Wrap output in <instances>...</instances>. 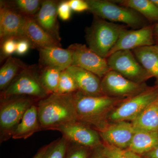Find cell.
<instances>
[{
  "mask_svg": "<svg viewBox=\"0 0 158 158\" xmlns=\"http://www.w3.org/2000/svg\"><path fill=\"white\" fill-rule=\"evenodd\" d=\"M36 104L42 130H54L62 125L78 121L74 93L51 94Z\"/></svg>",
  "mask_w": 158,
  "mask_h": 158,
  "instance_id": "cell-1",
  "label": "cell"
},
{
  "mask_svg": "<svg viewBox=\"0 0 158 158\" xmlns=\"http://www.w3.org/2000/svg\"><path fill=\"white\" fill-rule=\"evenodd\" d=\"M125 99L106 95L88 96L77 91L74 93V100L77 120L100 131L107 126L105 119L108 112Z\"/></svg>",
  "mask_w": 158,
  "mask_h": 158,
  "instance_id": "cell-2",
  "label": "cell"
},
{
  "mask_svg": "<svg viewBox=\"0 0 158 158\" xmlns=\"http://www.w3.org/2000/svg\"><path fill=\"white\" fill-rule=\"evenodd\" d=\"M125 27L94 16L91 26L86 31L88 47L101 57L106 59Z\"/></svg>",
  "mask_w": 158,
  "mask_h": 158,
  "instance_id": "cell-3",
  "label": "cell"
},
{
  "mask_svg": "<svg viewBox=\"0 0 158 158\" xmlns=\"http://www.w3.org/2000/svg\"><path fill=\"white\" fill-rule=\"evenodd\" d=\"M39 66L28 65L3 91L0 98L28 97L40 100L50 94L42 86L39 77Z\"/></svg>",
  "mask_w": 158,
  "mask_h": 158,
  "instance_id": "cell-4",
  "label": "cell"
},
{
  "mask_svg": "<svg viewBox=\"0 0 158 158\" xmlns=\"http://www.w3.org/2000/svg\"><path fill=\"white\" fill-rule=\"evenodd\" d=\"M89 11L94 15L111 22L125 24L134 28L145 27L144 18L132 9L122 6L113 1L86 0Z\"/></svg>",
  "mask_w": 158,
  "mask_h": 158,
  "instance_id": "cell-5",
  "label": "cell"
},
{
  "mask_svg": "<svg viewBox=\"0 0 158 158\" xmlns=\"http://www.w3.org/2000/svg\"><path fill=\"white\" fill-rule=\"evenodd\" d=\"M39 100L28 97H13L1 99L0 136L1 142L12 137L26 111Z\"/></svg>",
  "mask_w": 158,
  "mask_h": 158,
  "instance_id": "cell-6",
  "label": "cell"
},
{
  "mask_svg": "<svg viewBox=\"0 0 158 158\" xmlns=\"http://www.w3.org/2000/svg\"><path fill=\"white\" fill-rule=\"evenodd\" d=\"M158 96V86L148 87L137 95L125 99L111 111L109 118L114 123L135 120Z\"/></svg>",
  "mask_w": 158,
  "mask_h": 158,
  "instance_id": "cell-7",
  "label": "cell"
},
{
  "mask_svg": "<svg viewBox=\"0 0 158 158\" xmlns=\"http://www.w3.org/2000/svg\"><path fill=\"white\" fill-rule=\"evenodd\" d=\"M106 60L110 70L118 73L132 81L142 84L152 77L131 51L115 52Z\"/></svg>",
  "mask_w": 158,
  "mask_h": 158,
  "instance_id": "cell-8",
  "label": "cell"
},
{
  "mask_svg": "<svg viewBox=\"0 0 158 158\" xmlns=\"http://www.w3.org/2000/svg\"><path fill=\"white\" fill-rule=\"evenodd\" d=\"M102 89L105 95L123 99L129 98L147 89L144 83H136L110 70L101 79Z\"/></svg>",
  "mask_w": 158,
  "mask_h": 158,
  "instance_id": "cell-9",
  "label": "cell"
},
{
  "mask_svg": "<svg viewBox=\"0 0 158 158\" xmlns=\"http://www.w3.org/2000/svg\"><path fill=\"white\" fill-rule=\"evenodd\" d=\"M67 48L71 53L72 65L90 71L101 79L111 70L106 59L99 56L85 44H73Z\"/></svg>",
  "mask_w": 158,
  "mask_h": 158,
  "instance_id": "cell-10",
  "label": "cell"
},
{
  "mask_svg": "<svg viewBox=\"0 0 158 158\" xmlns=\"http://www.w3.org/2000/svg\"><path fill=\"white\" fill-rule=\"evenodd\" d=\"M54 131L60 132L62 137L70 143L83 147L95 148L101 144L99 133L81 122L68 123L56 128Z\"/></svg>",
  "mask_w": 158,
  "mask_h": 158,
  "instance_id": "cell-11",
  "label": "cell"
},
{
  "mask_svg": "<svg viewBox=\"0 0 158 158\" xmlns=\"http://www.w3.org/2000/svg\"><path fill=\"white\" fill-rule=\"evenodd\" d=\"M23 15L0 1V40L9 38H26L25 29L27 19Z\"/></svg>",
  "mask_w": 158,
  "mask_h": 158,
  "instance_id": "cell-12",
  "label": "cell"
},
{
  "mask_svg": "<svg viewBox=\"0 0 158 158\" xmlns=\"http://www.w3.org/2000/svg\"><path fill=\"white\" fill-rule=\"evenodd\" d=\"M154 43V26H145L136 30L125 29L120 34L108 57L118 51H133L142 47L153 46Z\"/></svg>",
  "mask_w": 158,
  "mask_h": 158,
  "instance_id": "cell-13",
  "label": "cell"
},
{
  "mask_svg": "<svg viewBox=\"0 0 158 158\" xmlns=\"http://www.w3.org/2000/svg\"><path fill=\"white\" fill-rule=\"evenodd\" d=\"M136 130L132 123L122 121L107 125L99 133L107 144L121 149H127Z\"/></svg>",
  "mask_w": 158,
  "mask_h": 158,
  "instance_id": "cell-14",
  "label": "cell"
},
{
  "mask_svg": "<svg viewBox=\"0 0 158 158\" xmlns=\"http://www.w3.org/2000/svg\"><path fill=\"white\" fill-rule=\"evenodd\" d=\"M76 82L78 91L92 96L105 95L102 89L101 79L84 69L71 65L66 69Z\"/></svg>",
  "mask_w": 158,
  "mask_h": 158,
  "instance_id": "cell-15",
  "label": "cell"
},
{
  "mask_svg": "<svg viewBox=\"0 0 158 158\" xmlns=\"http://www.w3.org/2000/svg\"><path fill=\"white\" fill-rule=\"evenodd\" d=\"M59 2L55 0L43 1L40 9L34 19L44 31L60 42L57 12Z\"/></svg>",
  "mask_w": 158,
  "mask_h": 158,
  "instance_id": "cell-16",
  "label": "cell"
},
{
  "mask_svg": "<svg viewBox=\"0 0 158 158\" xmlns=\"http://www.w3.org/2000/svg\"><path fill=\"white\" fill-rule=\"evenodd\" d=\"M40 66L52 67L62 70L72 65V56L70 51L59 46H52L38 50Z\"/></svg>",
  "mask_w": 158,
  "mask_h": 158,
  "instance_id": "cell-17",
  "label": "cell"
},
{
  "mask_svg": "<svg viewBox=\"0 0 158 158\" xmlns=\"http://www.w3.org/2000/svg\"><path fill=\"white\" fill-rule=\"evenodd\" d=\"M25 35L31 42L32 48L38 50L49 47H61L60 42L40 27L34 17H27Z\"/></svg>",
  "mask_w": 158,
  "mask_h": 158,
  "instance_id": "cell-18",
  "label": "cell"
},
{
  "mask_svg": "<svg viewBox=\"0 0 158 158\" xmlns=\"http://www.w3.org/2000/svg\"><path fill=\"white\" fill-rule=\"evenodd\" d=\"M36 103L32 105L26 111L21 121L13 132L11 138L26 139L33 135L34 133L42 131Z\"/></svg>",
  "mask_w": 158,
  "mask_h": 158,
  "instance_id": "cell-19",
  "label": "cell"
},
{
  "mask_svg": "<svg viewBox=\"0 0 158 158\" xmlns=\"http://www.w3.org/2000/svg\"><path fill=\"white\" fill-rule=\"evenodd\" d=\"M136 129L128 149L138 154H146L158 144V132Z\"/></svg>",
  "mask_w": 158,
  "mask_h": 158,
  "instance_id": "cell-20",
  "label": "cell"
},
{
  "mask_svg": "<svg viewBox=\"0 0 158 158\" xmlns=\"http://www.w3.org/2000/svg\"><path fill=\"white\" fill-rule=\"evenodd\" d=\"M131 123L138 129L158 132V96Z\"/></svg>",
  "mask_w": 158,
  "mask_h": 158,
  "instance_id": "cell-21",
  "label": "cell"
},
{
  "mask_svg": "<svg viewBox=\"0 0 158 158\" xmlns=\"http://www.w3.org/2000/svg\"><path fill=\"white\" fill-rule=\"evenodd\" d=\"M133 52L144 69L158 80V52L154 45L139 48Z\"/></svg>",
  "mask_w": 158,
  "mask_h": 158,
  "instance_id": "cell-22",
  "label": "cell"
},
{
  "mask_svg": "<svg viewBox=\"0 0 158 158\" xmlns=\"http://www.w3.org/2000/svg\"><path fill=\"white\" fill-rule=\"evenodd\" d=\"M28 65L17 58L9 57L0 69V90L3 91Z\"/></svg>",
  "mask_w": 158,
  "mask_h": 158,
  "instance_id": "cell-23",
  "label": "cell"
},
{
  "mask_svg": "<svg viewBox=\"0 0 158 158\" xmlns=\"http://www.w3.org/2000/svg\"><path fill=\"white\" fill-rule=\"evenodd\" d=\"M114 2L132 9L152 21H158V7L152 0H116Z\"/></svg>",
  "mask_w": 158,
  "mask_h": 158,
  "instance_id": "cell-24",
  "label": "cell"
},
{
  "mask_svg": "<svg viewBox=\"0 0 158 158\" xmlns=\"http://www.w3.org/2000/svg\"><path fill=\"white\" fill-rule=\"evenodd\" d=\"M39 67L40 80L44 88L49 94L56 93L62 69L40 65Z\"/></svg>",
  "mask_w": 158,
  "mask_h": 158,
  "instance_id": "cell-25",
  "label": "cell"
},
{
  "mask_svg": "<svg viewBox=\"0 0 158 158\" xmlns=\"http://www.w3.org/2000/svg\"><path fill=\"white\" fill-rule=\"evenodd\" d=\"M3 2L7 6L26 17L34 18L40 9L43 1L11 0Z\"/></svg>",
  "mask_w": 158,
  "mask_h": 158,
  "instance_id": "cell-26",
  "label": "cell"
},
{
  "mask_svg": "<svg viewBox=\"0 0 158 158\" xmlns=\"http://www.w3.org/2000/svg\"><path fill=\"white\" fill-rule=\"evenodd\" d=\"M69 142L65 138H59L48 144L42 158H65Z\"/></svg>",
  "mask_w": 158,
  "mask_h": 158,
  "instance_id": "cell-27",
  "label": "cell"
},
{
  "mask_svg": "<svg viewBox=\"0 0 158 158\" xmlns=\"http://www.w3.org/2000/svg\"><path fill=\"white\" fill-rule=\"evenodd\" d=\"M78 91L74 79L67 69L62 70L60 74L59 86L56 93L59 94H68Z\"/></svg>",
  "mask_w": 158,
  "mask_h": 158,
  "instance_id": "cell-28",
  "label": "cell"
},
{
  "mask_svg": "<svg viewBox=\"0 0 158 158\" xmlns=\"http://www.w3.org/2000/svg\"><path fill=\"white\" fill-rule=\"evenodd\" d=\"M102 153L106 158H145L128 149H121L106 145L101 149Z\"/></svg>",
  "mask_w": 158,
  "mask_h": 158,
  "instance_id": "cell-29",
  "label": "cell"
},
{
  "mask_svg": "<svg viewBox=\"0 0 158 158\" xmlns=\"http://www.w3.org/2000/svg\"><path fill=\"white\" fill-rule=\"evenodd\" d=\"M17 40L9 38L1 42V61L11 57L16 52Z\"/></svg>",
  "mask_w": 158,
  "mask_h": 158,
  "instance_id": "cell-30",
  "label": "cell"
},
{
  "mask_svg": "<svg viewBox=\"0 0 158 158\" xmlns=\"http://www.w3.org/2000/svg\"><path fill=\"white\" fill-rule=\"evenodd\" d=\"M88 148L69 142L65 158H88Z\"/></svg>",
  "mask_w": 158,
  "mask_h": 158,
  "instance_id": "cell-31",
  "label": "cell"
},
{
  "mask_svg": "<svg viewBox=\"0 0 158 158\" xmlns=\"http://www.w3.org/2000/svg\"><path fill=\"white\" fill-rule=\"evenodd\" d=\"M71 11L68 1H62L59 2L57 12L58 16L60 19L64 21L69 20L71 16Z\"/></svg>",
  "mask_w": 158,
  "mask_h": 158,
  "instance_id": "cell-32",
  "label": "cell"
},
{
  "mask_svg": "<svg viewBox=\"0 0 158 158\" xmlns=\"http://www.w3.org/2000/svg\"><path fill=\"white\" fill-rule=\"evenodd\" d=\"M68 2L72 11L77 12L89 11V6L86 0H69Z\"/></svg>",
  "mask_w": 158,
  "mask_h": 158,
  "instance_id": "cell-33",
  "label": "cell"
},
{
  "mask_svg": "<svg viewBox=\"0 0 158 158\" xmlns=\"http://www.w3.org/2000/svg\"><path fill=\"white\" fill-rule=\"evenodd\" d=\"M32 46L30 41L26 38L17 40L16 50L15 53L19 56L25 55L28 52Z\"/></svg>",
  "mask_w": 158,
  "mask_h": 158,
  "instance_id": "cell-34",
  "label": "cell"
},
{
  "mask_svg": "<svg viewBox=\"0 0 158 158\" xmlns=\"http://www.w3.org/2000/svg\"><path fill=\"white\" fill-rule=\"evenodd\" d=\"M145 158H158V144L153 149L145 154Z\"/></svg>",
  "mask_w": 158,
  "mask_h": 158,
  "instance_id": "cell-35",
  "label": "cell"
},
{
  "mask_svg": "<svg viewBox=\"0 0 158 158\" xmlns=\"http://www.w3.org/2000/svg\"><path fill=\"white\" fill-rule=\"evenodd\" d=\"M48 146V144L47 145H44L43 147L41 148L33 158H42L44 154L46 151L47 149Z\"/></svg>",
  "mask_w": 158,
  "mask_h": 158,
  "instance_id": "cell-36",
  "label": "cell"
},
{
  "mask_svg": "<svg viewBox=\"0 0 158 158\" xmlns=\"http://www.w3.org/2000/svg\"><path fill=\"white\" fill-rule=\"evenodd\" d=\"M91 158H106L102 153L101 151L96 152L92 156Z\"/></svg>",
  "mask_w": 158,
  "mask_h": 158,
  "instance_id": "cell-37",
  "label": "cell"
},
{
  "mask_svg": "<svg viewBox=\"0 0 158 158\" xmlns=\"http://www.w3.org/2000/svg\"><path fill=\"white\" fill-rule=\"evenodd\" d=\"M154 37L158 39V23L154 27Z\"/></svg>",
  "mask_w": 158,
  "mask_h": 158,
  "instance_id": "cell-38",
  "label": "cell"
},
{
  "mask_svg": "<svg viewBox=\"0 0 158 158\" xmlns=\"http://www.w3.org/2000/svg\"><path fill=\"white\" fill-rule=\"evenodd\" d=\"M153 3L158 7V0H152Z\"/></svg>",
  "mask_w": 158,
  "mask_h": 158,
  "instance_id": "cell-39",
  "label": "cell"
},
{
  "mask_svg": "<svg viewBox=\"0 0 158 158\" xmlns=\"http://www.w3.org/2000/svg\"><path fill=\"white\" fill-rule=\"evenodd\" d=\"M155 47V48L157 52H158V45H154Z\"/></svg>",
  "mask_w": 158,
  "mask_h": 158,
  "instance_id": "cell-40",
  "label": "cell"
}]
</instances>
